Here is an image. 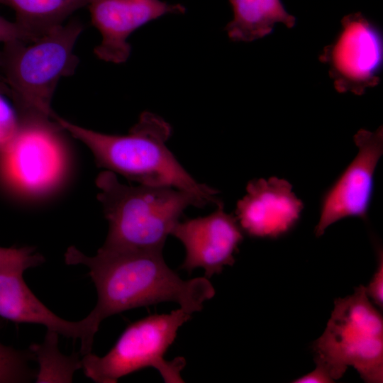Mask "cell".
<instances>
[{
    "instance_id": "6",
    "label": "cell",
    "mask_w": 383,
    "mask_h": 383,
    "mask_svg": "<svg viewBox=\"0 0 383 383\" xmlns=\"http://www.w3.org/2000/svg\"><path fill=\"white\" fill-rule=\"evenodd\" d=\"M52 118L18 116L14 135L0 147V189L16 199H38L63 183L70 157L62 131Z\"/></svg>"
},
{
    "instance_id": "17",
    "label": "cell",
    "mask_w": 383,
    "mask_h": 383,
    "mask_svg": "<svg viewBox=\"0 0 383 383\" xmlns=\"http://www.w3.org/2000/svg\"><path fill=\"white\" fill-rule=\"evenodd\" d=\"M0 318V329L3 326ZM35 355L30 350H19L0 343V383L29 382L36 376L30 367Z\"/></svg>"
},
{
    "instance_id": "18",
    "label": "cell",
    "mask_w": 383,
    "mask_h": 383,
    "mask_svg": "<svg viewBox=\"0 0 383 383\" xmlns=\"http://www.w3.org/2000/svg\"><path fill=\"white\" fill-rule=\"evenodd\" d=\"M44 260V257L32 248L0 247V273H23L28 268L40 265Z\"/></svg>"
},
{
    "instance_id": "21",
    "label": "cell",
    "mask_w": 383,
    "mask_h": 383,
    "mask_svg": "<svg viewBox=\"0 0 383 383\" xmlns=\"http://www.w3.org/2000/svg\"><path fill=\"white\" fill-rule=\"evenodd\" d=\"M14 40L31 42L34 39L16 21H9L0 16V43Z\"/></svg>"
},
{
    "instance_id": "10",
    "label": "cell",
    "mask_w": 383,
    "mask_h": 383,
    "mask_svg": "<svg viewBox=\"0 0 383 383\" xmlns=\"http://www.w3.org/2000/svg\"><path fill=\"white\" fill-rule=\"evenodd\" d=\"M216 206L207 216L179 221L170 234L185 250L181 269L190 273L202 268L208 279L220 274L225 266L234 264V255L243 240V231L235 216L224 211L222 201Z\"/></svg>"
},
{
    "instance_id": "12",
    "label": "cell",
    "mask_w": 383,
    "mask_h": 383,
    "mask_svg": "<svg viewBox=\"0 0 383 383\" xmlns=\"http://www.w3.org/2000/svg\"><path fill=\"white\" fill-rule=\"evenodd\" d=\"M303 203L284 179L271 177L248 182L236 204L235 216L243 233L254 238H277L300 218Z\"/></svg>"
},
{
    "instance_id": "13",
    "label": "cell",
    "mask_w": 383,
    "mask_h": 383,
    "mask_svg": "<svg viewBox=\"0 0 383 383\" xmlns=\"http://www.w3.org/2000/svg\"><path fill=\"white\" fill-rule=\"evenodd\" d=\"M21 272L0 273V318L16 323L45 326L67 338L81 340V353H90L98 326L89 314L79 321H69L57 316L32 292Z\"/></svg>"
},
{
    "instance_id": "15",
    "label": "cell",
    "mask_w": 383,
    "mask_h": 383,
    "mask_svg": "<svg viewBox=\"0 0 383 383\" xmlns=\"http://www.w3.org/2000/svg\"><path fill=\"white\" fill-rule=\"evenodd\" d=\"M91 0H0L13 9L16 22L35 40L62 25L71 14Z\"/></svg>"
},
{
    "instance_id": "8",
    "label": "cell",
    "mask_w": 383,
    "mask_h": 383,
    "mask_svg": "<svg viewBox=\"0 0 383 383\" xmlns=\"http://www.w3.org/2000/svg\"><path fill=\"white\" fill-rule=\"evenodd\" d=\"M342 28L325 47L319 60L329 67L335 89L340 93H365L380 82L383 39L379 28L361 13L341 20Z\"/></svg>"
},
{
    "instance_id": "5",
    "label": "cell",
    "mask_w": 383,
    "mask_h": 383,
    "mask_svg": "<svg viewBox=\"0 0 383 383\" xmlns=\"http://www.w3.org/2000/svg\"><path fill=\"white\" fill-rule=\"evenodd\" d=\"M312 348L316 367L333 381L353 367L365 382H383V318L365 286L335 300L326 329Z\"/></svg>"
},
{
    "instance_id": "9",
    "label": "cell",
    "mask_w": 383,
    "mask_h": 383,
    "mask_svg": "<svg viewBox=\"0 0 383 383\" xmlns=\"http://www.w3.org/2000/svg\"><path fill=\"white\" fill-rule=\"evenodd\" d=\"M358 151L350 164L325 194L320 218L315 228L317 237L346 217L366 218L373 189L374 174L383 153V129H360L354 135Z\"/></svg>"
},
{
    "instance_id": "11",
    "label": "cell",
    "mask_w": 383,
    "mask_h": 383,
    "mask_svg": "<svg viewBox=\"0 0 383 383\" xmlns=\"http://www.w3.org/2000/svg\"><path fill=\"white\" fill-rule=\"evenodd\" d=\"M93 25L101 35L94 51L98 58L123 63L130 56L128 38L136 29L167 14H182L185 7L161 0H91L89 4Z\"/></svg>"
},
{
    "instance_id": "16",
    "label": "cell",
    "mask_w": 383,
    "mask_h": 383,
    "mask_svg": "<svg viewBox=\"0 0 383 383\" xmlns=\"http://www.w3.org/2000/svg\"><path fill=\"white\" fill-rule=\"evenodd\" d=\"M57 335L58 334L55 332L48 331L43 344L33 345L30 348L40 364V370L36 374L37 382H52V374H53L54 382H58L55 368H60L68 382H70L74 372L81 368L82 363L78 360L77 355V357H66L58 351Z\"/></svg>"
},
{
    "instance_id": "7",
    "label": "cell",
    "mask_w": 383,
    "mask_h": 383,
    "mask_svg": "<svg viewBox=\"0 0 383 383\" xmlns=\"http://www.w3.org/2000/svg\"><path fill=\"white\" fill-rule=\"evenodd\" d=\"M191 315L179 308L133 322L105 355L99 357L91 352L84 355L81 368L87 377L98 383H114L123 376L149 367L157 370L166 383H183L181 372L185 367V359L179 357L169 361L165 355L179 328Z\"/></svg>"
},
{
    "instance_id": "3",
    "label": "cell",
    "mask_w": 383,
    "mask_h": 383,
    "mask_svg": "<svg viewBox=\"0 0 383 383\" xmlns=\"http://www.w3.org/2000/svg\"><path fill=\"white\" fill-rule=\"evenodd\" d=\"M97 198L109 223L101 249L110 251H160L184 211L206 205L194 194L172 187L126 185L111 171L96 179Z\"/></svg>"
},
{
    "instance_id": "1",
    "label": "cell",
    "mask_w": 383,
    "mask_h": 383,
    "mask_svg": "<svg viewBox=\"0 0 383 383\" xmlns=\"http://www.w3.org/2000/svg\"><path fill=\"white\" fill-rule=\"evenodd\" d=\"M67 265H84L98 294L89 315L99 326L106 318L132 309L172 301L192 314L200 311L216 291L208 278L182 279L160 251H110L89 257L75 247L65 255Z\"/></svg>"
},
{
    "instance_id": "19",
    "label": "cell",
    "mask_w": 383,
    "mask_h": 383,
    "mask_svg": "<svg viewBox=\"0 0 383 383\" xmlns=\"http://www.w3.org/2000/svg\"><path fill=\"white\" fill-rule=\"evenodd\" d=\"M1 94L0 90V147L14 135L19 123L18 116Z\"/></svg>"
},
{
    "instance_id": "22",
    "label": "cell",
    "mask_w": 383,
    "mask_h": 383,
    "mask_svg": "<svg viewBox=\"0 0 383 383\" xmlns=\"http://www.w3.org/2000/svg\"><path fill=\"white\" fill-rule=\"evenodd\" d=\"M334 381L323 370L316 367L312 372L295 379L296 383H328Z\"/></svg>"
},
{
    "instance_id": "4",
    "label": "cell",
    "mask_w": 383,
    "mask_h": 383,
    "mask_svg": "<svg viewBox=\"0 0 383 383\" xmlns=\"http://www.w3.org/2000/svg\"><path fill=\"white\" fill-rule=\"evenodd\" d=\"M83 28L80 21L72 20L34 41L4 44L0 74L18 116L53 118L52 96L59 80L75 71L79 60L74 47Z\"/></svg>"
},
{
    "instance_id": "14",
    "label": "cell",
    "mask_w": 383,
    "mask_h": 383,
    "mask_svg": "<svg viewBox=\"0 0 383 383\" xmlns=\"http://www.w3.org/2000/svg\"><path fill=\"white\" fill-rule=\"evenodd\" d=\"M233 17L226 27L231 40L251 42L270 34L277 23L292 28L296 18L281 0H230Z\"/></svg>"
},
{
    "instance_id": "23",
    "label": "cell",
    "mask_w": 383,
    "mask_h": 383,
    "mask_svg": "<svg viewBox=\"0 0 383 383\" xmlns=\"http://www.w3.org/2000/svg\"><path fill=\"white\" fill-rule=\"evenodd\" d=\"M0 90L3 92V91H5L6 92V87L3 82V80H2V78H1V74H0Z\"/></svg>"
},
{
    "instance_id": "2",
    "label": "cell",
    "mask_w": 383,
    "mask_h": 383,
    "mask_svg": "<svg viewBox=\"0 0 383 383\" xmlns=\"http://www.w3.org/2000/svg\"><path fill=\"white\" fill-rule=\"evenodd\" d=\"M54 119L92 152L98 167L138 184L172 187L194 194L206 206L217 205L218 191L197 182L167 146L172 128L162 117L144 111L126 135L105 134L55 115Z\"/></svg>"
},
{
    "instance_id": "20",
    "label": "cell",
    "mask_w": 383,
    "mask_h": 383,
    "mask_svg": "<svg viewBox=\"0 0 383 383\" xmlns=\"http://www.w3.org/2000/svg\"><path fill=\"white\" fill-rule=\"evenodd\" d=\"M367 295L379 308L383 307V254L378 250V264L369 284L365 287Z\"/></svg>"
}]
</instances>
